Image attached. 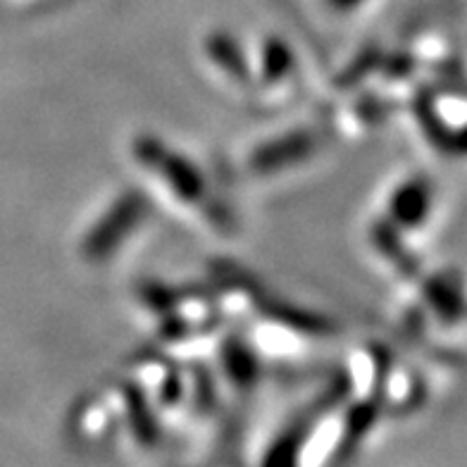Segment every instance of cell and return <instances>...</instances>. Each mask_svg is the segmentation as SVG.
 Wrapping results in <instances>:
<instances>
[{
	"mask_svg": "<svg viewBox=\"0 0 467 467\" xmlns=\"http://www.w3.org/2000/svg\"><path fill=\"white\" fill-rule=\"evenodd\" d=\"M134 161L143 172L150 174L161 184L167 196L174 198V203L186 210H196L213 224L224 222L220 220L217 205L213 203L215 198L208 186V179L186 155L167 148L165 141L155 136H143L134 141Z\"/></svg>",
	"mask_w": 467,
	"mask_h": 467,
	"instance_id": "6da1fadb",
	"label": "cell"
},
{
	"mask_svg": "<svg viewBox=\"0 0 467 467\" xmlns=\"http://www.w3.org/2000/svg\"><path fill=\"white\" fill-rule=\"evenodd\" d=\"M150 215V205L143 193L130 191L105 210L84 234L79 253L91 265H105L115 260V255L131 241L134 234L141 232Z\"/></svg>",
	"mask_w": 467,
	"mask_h": 467,
	"instance_id": "7a4b0ae2",
	"label": "cell"
},
{
	"mask_svg": "<svg viewBox=\"0 0 467 467\" xmlns=\"http://www.w3.org/2000/svg\"><path fill=\"white\" fill-rule=\"evenodd\" d=\"M317 150V139L310 131H291L279 139L267 141V146L255 148L248 155V172L253 177H272V174H284L286 170H294L298 165H306Z\"/></svg>",
	"mask_w": 467,
	"mask_h": 467,
	"instance_id": "3957f363",
	"label": "cell"
},
{
	"mask_svg": "<svg viewBox=\"0 0 467 467\" xmlns=\"http://www.w3.org/2000/svg\"><path fill=\"white\" fill-rule=\"evenodd\" d=\"M255 65L258 67H253L255 69V74H253L255 87L253 88L263 93L270 91V99H286L291 88L296 87V77H298L294 53L279 38H265Z\"/></svg>",
	"mask_w": 467,
	"mask_h": 467,
	"instance_id": "277c9868",
	"label": "cell"
},
{
	"mask_svg": "<svg viewBox=\"0 0 467 467\" xmlns=\"http://www.w3.org/2000/svg\"><path fill=\"white\" fill-rule=\"evenodd\" d=\"M205 57L210 60V65H215L220 77L236 84L239 88H251L248 84H253V67L246 60V53L236 44V38L222 34V31L210 34L205 38Z\"/></svg>",
	"mask_w": 467,
	"mask_h": 467,
	"instance_id": "5b68a950",
	"label": "cell"
}]
</instances>
